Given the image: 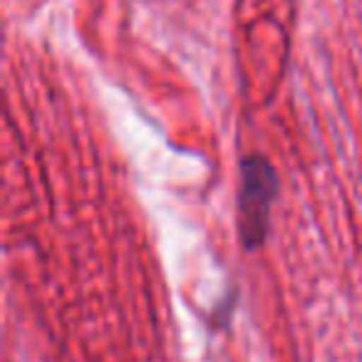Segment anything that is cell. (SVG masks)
<instances>
[{
  "mask_svg": "<svg viewBox=\"0 0 362 362\" xmlns=\"http://www.w3.org/2000/svg\"><path fill=\"white\" fill-rule=\"evenodd\" d=\"M276 197V176L271 166L263 159L243 161V181H241V197H238V228L248 248L258 246L266 233L268 209Z\"/></svg>",
  "mask_w": 362,
  "mask_h": 362,
  "instance_id": "1",
  "label": "cell"
}]
</instances>
